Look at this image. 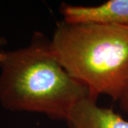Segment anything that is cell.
<instances>
[{"label": "cell", "instance_id": "6da1fadb", "mask_svg": "<svg viewBox=\"0 0 128 128\" xmlns=\"http://www.w3.org/2000/svg\"><path fill=\"white\" fill-rule=\"evenodd\" d=\"M0 68V102L12 112H38L66 121L73 107L92 94L62 67L50 39L41 32L34 34L27 46L4 51Z\"/></svg>", "mask_w": 128, "mask_h": 128}, {"label": "cell", "instance_id": "7a4b0ae2", "mask_svg": "<svg viewBox=\"0 0 128 128\" xmlns=\"http://www.w3.org/2000/svg\"><path fill=\"white\" fill-rule=\"evenodd\" d=\"M50 46L62 67L92 94L118 101L128 88V26L63 20Z\"/></svg>", "mask_w": 128, "mask_h": 128}, {"label": "cell", "instance_id": "3957f363", "mask_svg": "<svg viewBox=\"0 0 128 128\" xmlns=\"http://www.w3.org/2000/svg\"><path fill=\"white\" fill-rule=\"evenodd\" d=\"M60 12L68 23H97L128 26V0H109L92 6L62 3Z\"/></svg>", "mask_w": 128, "mask_h": 128}, {"label": "cell", "instance_id": "277c9868", "mask_svg": "<svg viewBox=\"0 0 128 128\" xmlns=\"http://www.w3.org/2000/svg\"><path fill=\"white\" fill-rule=\"evenodd\" d=\"M98 96L90 94L79 101L66 122L68 128H128V120L110 108L97 104Z\"/></svg>", "mask_w": 128, "mask_h": 128}, {"label": "cell", "instance_id": "5b68a950", "mask_svg": "<svg viewBox=\"0 0 128 128\" xmlns=\"http://www.w3.org/2000/svg\"><path fill=\"white\" fill-rule=\"evenodd\" d=\"M118 102L120 109L128 114V88L124 91Z\"/></svg>", "mask_w": 128, "mask_h": 128}, {"label": "cell", "instance_id": "8992f818", "mask_svg": "<svg viewBox=\"0 0 128 128\" xmlns=\"http://www.w3.org/2000/svg\"><path fill=\"white\" fill-rule=\"evenodd\" d=\"M6 44V41L4 38L0 37V47L5 45ZM4 51L0 50V62L2 61V60L4 58Z\"/></svg>", "mask_w": 128, "mask_h": 128}]
</instances>
